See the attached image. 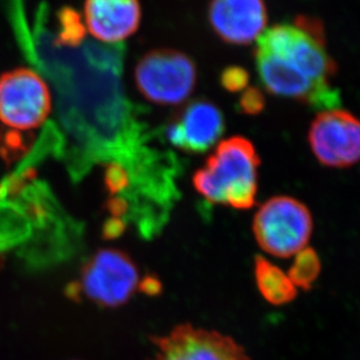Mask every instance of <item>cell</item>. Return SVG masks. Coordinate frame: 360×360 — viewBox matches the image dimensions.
<instances>
[{
	"label": "cell",
	"mask_w": 360,
	"mask_h": 360,
	"mask_svg": "<svg viewBox=\"0 0 360 360\" xmlns=\"http://www.w3.org/2000/svg\"><path fill=\"white\" fill-rule=\"evenodd\" d=\"M225 117L211 101L195 100L180 111L169 128L171 144L188 153H204L217 144L225 131Z\"/></svg>",
	"instance_id": "8fae6325"
},
{
	"label": "cell",
	"mask_w": 360,
	"mask_h": 360,
	"mask_svg": "<svg viewBox=\"0 0 360 360\" xmlns=\"http://www.w3.org/2000/svg\"><path fill=\"white\" fill-rule=\"evenodd\" d=\"M58 41L60 45L77 46L86 37V25L72 7H63L58 13Z\"/></svg>",
	"instance_id": "9a60e30c"
},
{
	"label": "cell",
	"mask_w": 360,
	"mask_h": 360,
	"mask_svg": "<svg viewBox=\"0 0 360 360\" xmlns=\"http://www.w3.org/2000/svg\"><path fill=\"white\" fill-rule=\"evenodd\" d=\"M131 174L128 169L121 163L114 162L108 165L104 174V183L105 187L111 194H118L123 192L130 185Z\"/></svg>",
	"instance_id": "2e32d148"
},
{
	"label": "cell",
	"mask_w": 360,
	"mask_h": 360,
	"mask_svg": "<svg viewBox=\"0 0 360 360\" xmlns=\"http://www.w3.org/2000/svg\"><path fill=\"white\" fill-rule=\"evenodd\" d=\"M309 143L323 165L352 167L360 160V120L343 109L321 111L310 125Z\"/></svg>",
	"instance_id": "ba28073f"
},
{
	"label": "cell",
	"mask_w": 360,
	"mask_h": 360,
	"mask_svg": "<svg viewBox=\"0 0 360 360\" xmlns=\"http://www.w3.org/2000/svg\"><path fill=\"white\" fill-rule=\"evenodd\" d=\"M139 93L158 105H178L193 93L197 66L185 53L176 49H153L136 65L134 73Z\"/></svg>",
	"instance_id": "277c9868"
},
{
	"label": "cell",
	"mask_w": 360,
	"mask_h": 360,
	"mask_svg": "<svg viewBox=\"0 0 360 360\" xmlns=\"http://www.w3.org/2000/svg\"><path fill=\"white\" fill-rule=\"evenodd\" d=\"M260 163L253 143L243 136H233L219 143L205 167L194 174V187L211 202L250 210L257 200Z\"/></svg>",
	"instance_id": "6da1fadb"
},
{
	"label": "cell",
	"mask_w": 360,
	"mask_h": 360,
	"mask_svg": "<svg viewBox=\"0 0 360 360\" xmlns=\"http://www.w3.org/2000/svg\"><path fill=\"white\" fill-rule=\"evenodd\" d=\"M321 273V260L319 254L311 247H305L298 252L288 271V277L295 287H300L304 290L311 289Z\"/></svg>",
	"instance_id": "5bb4252c"
},
{
	"label": "cell",
	"mask_w": 360,
	"mask_h": 360,
	"mask_svg": "<svg viewBox=\"0 0 360 360\" xmlns=\"http://www.w3.org/2000/svg\"><path fill=\"white\" fill-rule=\"evenodd\" d=\"M257 74L268 93L307 104L321 111L340 109V90L330 82L312 81L289 66L283 60L255 51Z\"/></svg>",
	"instance_id": "52a82bcc"
},
{
	"label": "cell",
	"mask_w": 360,
	"mask_h": 360,
	"mask_svg": "<svg viewBox=\"0 0 360 360\" xmlns=\"http://www.w3.org/2000/svg\"><path fill=\"white\" fill-rule=\"evenodd\" d=\"M240 110L248 116H257L266 108L264 91L257 87H248L243 90L239 100Z\"/></svg>",
	"instance_id": "ac0fdd59"
},
{
	"label": "cell",
	"mask_w": 360,
	"mask_h": 360,
	"mask_svg": "<svg viewBox=\"0 0 360 360\" xmlns=\"http://www.w3.org/2000/svg\"><path fill=\"white\" fill-rule=\"evenodd\" d=\"M314 221L303 202L288 195L266 201L254 217L253 232L266 253L290 257L305 248L311 236Z\"/></svg>",
	"instance_id": "3957f363"
},
{
	"label": "cell",
	"mask_w": 360,
	"mask_h": 360,
	"mask_svg": "<svg viewBox=\"0 0 360 360\" xmlns=\"http://www.w3.org/2000/svg\"><path fill=\"white\" fill-rule=\"evenodd\" d=\"M250 79V73L243 67L229 66L222 72L220 82L229 93H239L248 88Z\"/></svg>",
	"instance_id": "e0dca14e"
},
{
	"label": "cell",
	"mask_w": 360,
	"mask_h": 360,
	"mask_svg": "<svg viewBox=\"0 0 360 360\" xmlns=\"http://www.w3.org/2000/svg\"><path fill=\"white\" fill-rule=\"evenodd\" d=\"M139 285V268L128 254L102 250L84 264L80 283L70 294L77 298L82 292L101 307L117 308L131 298Z\"/></svg>",
	"instance_id": "5b68a950"
},
{
	"label": "cell",
	"mask_w": 360,
	"mask_h": 360,
	"mask_svg": "<svg viewBox=\"0 0 360 360\" xmlns=\"http://www.w3.org/2000/svg\"><path fill=\"white\" fill-rule=\"evenodd\" d=\"M141 284H142V290L146 294H158L160 291V281L153 278V277H146V280L141 282Z\"/></svg>",
	"instance_id": "ffe728a7"
},
{
	"label": "cell",
	"mask_w": 360,
	"mask_h": 360,
	"mask_svg": "<svg viewBox=\"0 0 360 360\" xmlns=\"http://www.w3.org/2000/svg\"><path fill=\"white\" fill-rule=\"evenodd\" d=\"M84 25L94 38L123 41L139 30L142 19L139 0H86Z\"/></svg>",
	"instance_id": "7c38bea8"
},
{
	"label": "cell",
	"mask_w": 360,
	"mask_h": 360,
	"mask_svg": "<svg viewBox=\"0 0 360 360\" xmlns=\"http://www.w3.org/2000/svg\"><path fill=\"white\" fill-rule=\"evenodd\" d=\"M124 229L123 221L120 219H111L110 221L107 222V225L104 226V236L108 238H116V236H121Z\"/></svg>",
	"instance_id": "d6986e66"
},
{
	"label": "cell",
	"mask_w": 360,
	"mask_h": 360,
	"mask_svg": "<svg viewBox=\"0 0 360 360\" xmlns=\"http://www.w3.org/2000/svg\"><path fill=\"white\" fill-rule=\"evenodd\" d=\"M51 109L49 86L38 73L18 68L0 77V121L4 124L17 130L38 128Z\"/></svg>",
	"instance_id": "8992f818"
},
{
	"label": "cell",
	"mask_w": 360,
	"mask_h": 360,
	"mask_svg": "<svg viewBox=\"0 0 360 360\" xmlns=\"http://www.w3.org/2000/svg\"><path fill=\"white\" fill-rule=\"evenodd\" d=\"M149 360H250L245 347L218 331L181 324L165 336L153 337Z\"/></svg>",
	"instance_id": "9c48e42d"
},
{
	"label": "cell",
	"mask_w": 360,
	"mask_h": 360,
	"mask_svg": "<svg viewBox=\"0 0 360 360\" xmlns=\"http://www.w3.org/2000/svg\"><path fill=\"white\" fill-rule=\"evenodd\" d=\"M254 274L257 289L270 304H288L297 296L296 287L287 274H284L266 257H255Z\"/></svg>",
	"instance_id": "4fadbf2b"
},
{
	"label": "cell",
	"mask_w": 360,
	"mask_h": 360,
	"mask_svg": "<svg viewBox=\"0 0 360 360\" xmlns=\"http://www.w3.org/2000/svg\"><path fill=\"white\" fill-rule=\"evenodd\" d=\"M208 21L215 34L231 45H250L266 31L264 0H211Z\"/></svg>",
	"instance_id": "30bf717a"
},
{
	"label": "cell",
	"mask_w": 360,
	"mask_h": 360,
	"mask_svg": "<svg viewBox=\"0 0 360 360\" xmlns=\"http://www.w3.org/2000/svg\"><path fill=\"white\" fill-rule=\"evenodd\" d=\"M255 51L283 60L310 80L330 82L337 63L326 49L323 25L314 18L300 15L294 24L275 25L257 39Z\"/></svg>",
	"instance_id": "7a4b0ae2"
}]
</instances>
